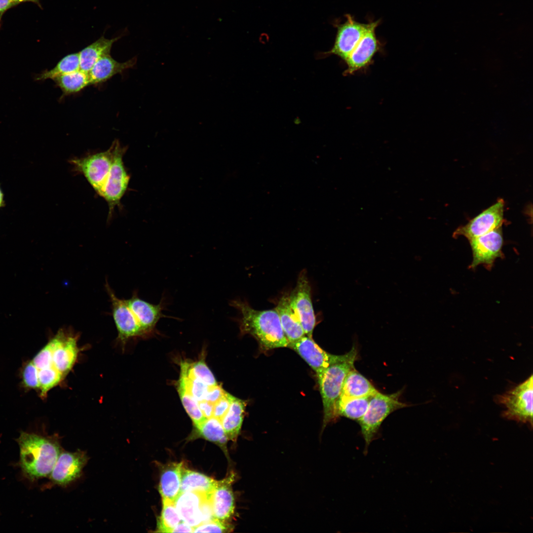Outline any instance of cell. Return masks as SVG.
Here are the masks:
<instances>
[{"mask_svg":"<svg viewBox=\"0 0 533 533\" xmlns=\"http://www.w3.org/2000/svg\"><path fill=\"white\" fill-rule=\"evenodd\" d=\"M229 305L239 312L240 332L253 337L266 349L289 347L278 314L275 309L264 310L252 308L246 301H230Z\"/></svg>","mask_w":533,"mask_h":533,"instance_id":"cell-1","label":"cell"},{"mask_svg":"<svg viewBox=\"0 0 533 533\" xmlns=\"http://www.w3.org/2000/svg\"><path fill=\"white\" fill-rule=\"evenodd\" d=\"M20 448V466L34 480L49 476L61 452L55 438L21 431L16 439Z\"/></svg>","mask_w":533,"mask_h":533,"instance_id":"cell-2","label":"cell"},{"mask_svg":"<svg viewBox=\"0 0 533 533\" xmlns=\"http://www.w3.org/2000/svg\"><path fill=\"white\" fill-rule=\"evenodd\" d=\"M357 357V350L346 360L329 366L317 377L323 406V428L338 417L337 405L343 381L349 371L354 367Z\"/></svg>","mask_w":533,"mask_h":533,"instance_id":"cell-3","label":"cell"},{"mask_svg":"<svg viewBox=\"0 0 533 533\" xmlns=\"http://www.w3.org/2000/svg\"><path fill=\"white\" fill-rule=\"evenodd\" d=\"M401 391L390 394L378 391L372 396L367 411L358 420L367 448L374 439L382 422L393 412L408 405L400 401Z\"/></svg>","mask_w":533,"mask_h":533,"instance_id":"cell-4","label":"cell"},{"mask_svg":"<svg viewBox=\"0 0 533 533\" xmlns=\"http://www.w3.org/2000/svg\"><path fill=\"white\" fill-rule=\"evenodd\" d=\"M533 379L526 380L504 393L498 395L496 402L505 410L502 416L506 419L533 425Z\"/></svg>","mask_w":533,"mask_h":533,"instance_id":"cell-5","label":"cell"},{"mask_svg":"<svg viewBox=\"0 0 533 533\" xmlns=\"http://www.w3.org/2000/svg\"><path fill=\"white\" fill-rule=\"evenodd\" d=\"M114 152L112 143L106 151L72 158L70 163L73 170L82 174L95 192L101 196L112 165Z\"/></svg>","mask_w":533,"mask_h":533,"instance_id":"cell-6","label":"cell"},{"mask_svg":"<svg viewBox=\"0 0 533 533\" xmlns=\"http://www.w3.org/2000/svg\"><path fill=\"white\" fill-rule=\"evenodd\" d=\"M114 152L110 171L101 195L109 207L111 217L114 208L119 205L129 183L130 176L127 172L123 160L126 147L121 146L118 140L113 142Z\"/></svg>","mask_w":533,"mask_h":533,"instance_id":"cell-7","label":"cell"},{"mask_svg":"<svg viewBox=\"0 0 533 533\" xmlns=\"http://www.w3.org/2000/svg\"><path fill=\"white\" fill-rule=\"evenodd\" d=\"M289 300L305 335L312 337L316 318L312 303L311 286L305 269L300 272L296 285L289 294Z\"/></svg>","mask_w":533,"mask_h":533,"instance_id":"cell-8","label":"cell"},{"mask_svg":"<svg viewBox=\"0 0 533 533\" xmlns=\"http://www.w3.org/2000/svg\"><path fill=\"white\" fill-rule=\"evenodd\" d=\"M380 20L372 21L363 37L348 55L345 63L346 69L344 76L353 75L368 67L372 63L375 54L380 50L381 43L378 38L376 30Z\"/></svg>","mask_w":533,"mask_h":533,"instance_id":"cell-9","label":"cell"},{"mask_svg":"<svg viewBox=\"0 0 533 533\" xmlns=\"http://www.w3.org/2000/svg\"><path fill=\"white\" fill-rule=\"evenodd\" d=\"M311 367L318 377L329 366L344 361L357 350L355 346L343 355L331 354L322 349L312 337L304 336L298 341L289 344Z\"/></svg>","mask_w":533,"mask_h":533,"instance_id":"cell-10","label":"cell"},{"mask_svg":"<svg viewBox=\"0 0 533 533\" xmlns=\"http://www.w3.org/2000/svg\"><path fill=\"white\" fill-rule=\"evenodd\" d=\"M345 17L343 23L335 22L337 33L334 45L330 50L323 53L321 56L334 55L345 61L369 27V22L360 23L348 14Z\"/></svg>","mask_w":533,"mask_h":533,"instance_id":"cell-11","label":"cell"},{"mask_svg":"<svg viewBox=\"0 0 533 533\" xmlns=\"http://www.w3.org/2000/svg\"><path fill=\"white\" fill-rule=\"evenodd\" d=\"M105 288L111 303L112 314L118 332V340L125 344L129 339L147 336L124 299L117 298L106 281Z\"/></svg>","mask_w":533,"mask_h":533,"instance_id":"cell-12","label":"cell"},{"mask_svg":"<svg viewBox=\"0 0 533 533\" xmlns=\"http://www.w3.org/2000/svg\"><path fill=\"white\" fill-rule=\"evenodd\" d=\"M77 340V335L61 329L49 341L52 347L54 367L65 378L77 359L79 353Z\"/></svg>","mask_w":533,"mask_h":533,"instance_id":"cell-13","label":"cell"},{"mask_svg":"<svg viewBox=\"0 0 533 533\" xmlns=\"http://www.w3.org/2000/svg\"><path fill=\"white\" fill-rule=\"evenodd\" d=\"M504 202L498 199L466 225L458 227L454 236H463L468 240L501 227L503 222Z\"/></svg>","mask_w":533,"mask_h":533,"instance_id":"cell-14","label":"cell"},{"mask_svg":"<svg viewBox=\"0 0 533 533\" xmlns=\"http://www.w3.org/2000/svg\"><path fill=\"white\" fill-rule=\"evenodd\" d=\"M469 241L473 257L471 268L480 265L491 266L496 259L502 257L503 238L501 227Z\"/></svg>","mask_w":533,"mask_h":533,"instance_id":"cell-15","label":"cell"},{"mask_svg":"<svg viewBox=\"0 0 533 533\" xmlns=\"http://www.w3.org/2000/svg\"><path fill=\"white\" fill-rule=\"evenodd\" d=\"M87 460L88 457L83 451H61L49 478L56 484L66 486L80 477Z\"/></svg>","mask_w":533,"mask_h":533,"instance_id":"cell-16","label":"cell"},{"mask_svg":"<svg viewBox=\"0 0 533 533\" xmlns=\"http://www.w3.org/2000/svg\"><path fill=\"white\" fill-rule=\"evenodd\" d=\"M235 474L231 473L216 484L209 495L210 500L215 519L226 522L234 513L235 500L232 484Z\"/></svg>","mask_w":533,"mask_h":533,"instance_id":"cell-17","label":"cell"},{"mask_svg":"<svg viewBox=\"0 0 533 533\" xmlns=\"http://www.w3.org/2000/svg\"><path fill=\"white\" fill-rule=\"evenodd\" d=\"M125 301L147 336L153 332L161 318L166 317L162 312L166 304L163 299L158 305H153L140 298L134 291L132 297Z\"/></svg>","mask_w":533,"mask_h":533,"instance_id":"cell-18","label":"cell"},{"mask_svg":"<svg viewBox=\"0 0 533 533\" xmlns=\"http://www.w3.org/2000/svg\"><path fill=\"white\" fill-rule=\"evenodd\" d=\"M209 495L194 491L181 492L174 503L182 521L193 528L202 524V505Z\"/></svg>","mask_w":533,"mask_h":533,"instance_id":"cell-19","label":"cell"},{"mask_svg":"<svg viewBox=\"0 0 533 533\" xmlns=\"http://www.w3.org/2000/svg\"><path fill=\"white\" fill-rule=\"evenodd\" d=\"M137 62L134 57L124 62H119L110 54L99 59L88 72L90 84H98L106 82L117 74H121L125 70L133 68Z\"/></svg>","mask_w":533,"mask_h":533,"instance_id":"cell-20","label":"cell"},{"mask_svg":"<svg viewBox=\"0 0 533 533\" xmlns=\"http://www.w3.org/2000/svg\"><path fill=\"white\" fill-rule=\"evenodd\" d=\"M275 309L289 344L305 336L299 319L290 305L289 293H285L280 298Z\"/></svg>","mask_w":533,"mask_h":533,"instance_id":"cell-21","label":"cell"},{"mask_svg":"<svg viewBox=\"0 0 533 533\" xmlns=\"http://www.w3.org/2000/svg\"><path fill=\"white\" fill-rule=\"evenodd\" d=\"M183 462H172L162 469L159 483V492L162 499L174 501L181 493Z\"/></svg>","mask_w":533,"mask_h":533,"instance_id":"cell-22","label":"cell"},{"mask_svg":"<svg viewBox=\"0 0 533 533\" xmlns=\"http://www.w3.org/2000/svg\"><path fill=\"white\" fill-rule=\"evenodd\" d=\"M378 391L371 382L354 367L349 371L345 377L340 397L372 396Z\"/></svg>","mask_w":533,"mask_h":533,"instance_id":"cell-23","label":"cell"},{"mask_svg":"<svg viewBox=\"0 0 533 533\" xmlns=\"http://www.w3.org/2000/svg\"><path fill=\"white\" fill-rule=\"evenodd\" d=\"M118 36L112 39L103 36L79 52L80 70L88 73L96 62L101 57L110 54L112 46L121 38Z\"/></svg>","mask_w":533,"mask_h":533,"instance_id":"cell-24","label":"cell"},{"mask_svg":"<svg viewBox=\"0 0 533 533\" xmlns=\"http://www.w3.org/2000/svg\"><path fill=\"white\" fill-rule=\"evenodd\" d=\"M246 405V401L234 397L228 411L221 419L228 440L236 442L241 428Z\"/></svg>","mask_w":533,"mask_h":533,"instance_id":"cell-25","label":"cell"},{"mask_svg":"<svg viewBox=\"0 0 533 533\" xmlns=\"http://www.w3.org/2000/svg\"><path fill=\"white\" fill-rule=\"evenodd\" d=\"M217 481L202 473L186 469L183 465L181 472V492H198L210 494Z\"/></svg>","mask_w":533,"mask_h":533,"instance_id":"cell-26","label":"cell"},{"mask_svg":"<svg viewBox=\"0 0 533 533\" xmlns=\"http://www.w3.org/2000/svg\"><path fill=\"white\" fill-rule=\"evenodd\" d=\"M62 91L60 99L76 94L91 85L88 73L80 70L58 76L52 79Z\"/></svg>","mask_w":533,"mask_h":533,"instance_id":"cell-27","label":"cell"},{"mask_svg":"<svg viewBox=\"0 0 533 533\" xmlns=\"http://www.w3.org/2000/svg\"><path fill=\"white\" fill-rule=\"evenodd\" d=\"M371 397H340L337 405L338 417L343 416L358 421L366 413Z\"/></svg>","mask_w":533,"mask_h":533,"instance_id":"cell-28","label":"cell"},{"mask_svg":"<svg viewBox=\"0 0 533 533\" xmlns=\"http://www.w3.org/2000/svg\"><path fill=\"white\" fill-rule=\"evenodd\" d=\"M80 70L79 52L68 54L63 57L50 70H46L34 77L36 81H44L54 78Z\"/></svg>","mask_w":533,"mask_h":533,"instance_id":"cell-29","label":"cell"},{"mask_svg":"<svg viewBox=\"0 0 533 533\" xmlns=\"http://www.w3.org/2000/svg\"><path fill=\"white\" fill-rule=\"evenodd\" d=\"M196 428L202 437L217 444L227 452L228 439L220 420L212 417L206 419Z\"/></svg>","mask_w":533,"mask_h":533,"instance_id":"cell-30","label":"cell"},{"mask_svg":"<svg viewBox=\"0 0 533 533\" xmlns=\"http://www.w3.org/2000/svg\"><path fill=\"white\" fill-rule=\"evenodd\" d=\"M181 373L192 377L208 386L218 385L216 379L203 359L190 363L186 361L181 363Z\"/></svg>","mask_w":533,"mask_h":533,"instance_id":"cell-31","label":"cell"},{"mask_svg":"<svg viewBox=\"0 0 533 533\" xmlns=\"http://www.w3.org/2000/svg\"><path fill=\"white\" fill-rule=\"evenodd\" d=\"M182 521L174 501L162 499V509L157 520L156 532L172 533L173 529Z\"/></svg>","mask_w":533,"mask_h":533,"instance_id":"cell-32","label":"cell"},{"mask_svg":"<svg viewBox=\"0 0 533 533\" xmlns=\"http://www.w3.org/2000/svg\"><path fill=\"white\" fill-rule=\"evenodd\" d=\"M178 392L182 404L195 427L198 426L206 419L200 410L198 402L186 390L183 385L178 381Z\"/></svg>","mask_w":533,"mask_h":533,"instance_id":"cell-33","label":"cell"},{"mask_svg":"<svg viewBox=\"0 0 533 533\" xmlns=\"http://www.w3.org/2000/svg\"><path fill=\"white\" fill-rule=\"evenodd\" d=\"M21 384L26 390H36L38 391V382L35 366L31 360L24 363L20 372Z\"/></svg>","mask_w":533,"mask_h":533,"instance_id":"cell-34","label":"cell"},{"mask_svg":"<svg viewBox=\"0 0 533 533\" xmlns=\"http://www.w3.org/2000/svg\"><path fill=\"white\" fill-rule=\"evenodd\" d=\"M232 529V527L226 522L214 519L194 527L193 533H226Z\"/></svg>","mask_w":533,"mask_h":533,"instance_id":"cell-35","label":"cell"},{"mask_svg":"<svg viewBox=\"0 0 533 533\" xmlns=\"http://www.w3.org/2000/svg\"><path fill=\"white\" fill-rule=\"evenodd\" d=\"M233 397V396L227 392L221 399L214 404L212 417L219 419L221 421V419L228 411Z\"/></svg>","mask_w":533,"mask_h":533,"instance_id":"cell-36","label":"cell"},{"mask_svg":"<svg viewBox=\"0 0 533 533\" xmlns=\"http://www.w3.org/2000/svg\"><path fill=\"white\" fill-rule=\"evenodd\" d=\"M198 403L200 410L206 419L212 417L214 404L205 400L198 402Z\"/></svg>","mask_w":533,"mask_h":533,"instance_id":"cell-37","label":"cell"},{"mask_svg":"<svg viewBox=\"0 0 533 533\" xmlns=\"http://www.w3.org/2000/svg\"><path fill=\"white\" fill-rule=\"evenodd\" d=\"M193 529L194 528L182 521L173 529L172 533H193Z\"/></svg>","mask_w":533,"mask_h":533,"instance_id":"cell-38","label":"cell"},{"mask_svg":"<svg viewBox=\"0 0 533 533\" xmlns=\"http://www.w3.org/2000/svg\"><path fill=\"white\" fill-rule=\"evenodd\" d=\"M15 5L14 3L9 0H0V28L1 27L2 17L4 13L8 9Z\"/></svg>","mask_w":533,"mask_h":533,"instance_id":"cell-39","label":"cell"},{"mask_svg":"<svg viewBox=\"0 0 533 533\" xmlns=\"http://www.w3.org/2000/svg\"><path fill=\"white\" fill-rule=\"evenodd\" d=\"M10 1L14 3L16 5L24 2H32L37 4L40 8L41 6L39 0H9Z\"/></svg>","mask_w":533,"mask_h":533,"instance_id":"cell-40","label":"cell"},{"mask_svg":"<svg viewBox=\"0 0 533 533\" xmlns=\"http://www.w3.org/2000/svg\"><path fill=\"white\" fill-rule=\"evenodd\" d=\"M4 206L3 194L0 188V208Z\"/></svg>","mask_w":533,"mask_h":533,"instance_id":"cell-41","label":"cell"}]
</instances>
